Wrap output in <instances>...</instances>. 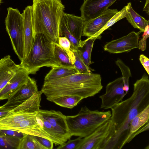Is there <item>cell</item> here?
I'll list each match as a JSON object with an SVG mask.
<instances>
[{
	"mask_svg": "<svg viewBox=\"0 0 149 149\" xmlns=\"http://www.w3.org/2000/svg\"><path fill=\"white\" fill-rule=\"evenodd\" d=\"M149 105V79L145 73L134 84L131 96L111 109L113 130L102 149H120L127 143L130 123L140 112Z\"/></svg>",
	"mask_w": 149,
	"mask_h": 149,
	"instance_id": "cell-1",
	"label": "cell"
},
{
	"mask_svg": "<svg viewBox=\"0 0 149 149\" xmlns=\"http://www.w3.org/2000/svg\"><path fill=\"white\" fill-rule=\"evenodd\" d=\"M101 75L97 73H77L63 78L44 80L41 90L48 100L64 96L83 99L94 96L103 88Z\"/></svg>",
	"mask_w": 149,
	"mask_h": 149,
	"instance_id": "cell-2",
	"label": "cell"
},
{
	"mask_svg": "<svg viewBox=\"0 0 149 149\" xmlns=\"http://www.w3.org/2000/svg\"><path fill=\"white\" fill-rule=\"evenodd\" d=\"M34 37L42 34L58 44L62 18L65 9L61 0H33Z\"/></svg>",
	"mask_w": 149,
	"mask_h": 149,
	"instance_id": "cell-3",
	"label": "cell"
},
{
	"mask_svg": "<svg viewBox=\"0 0 149 149\" xmlns=\"http://www.w3.org/2000/svg\"><path fill=\"white\" fill-rule=\"evenodd\" d=\"M34 41L27 56L21 61L20 66L26 69L30 74H35L41 68L61 66L56 57V43L42 34L34 36Z\"/></svg>",
	"mask_w": 149,
	"mask_h": 149,
	"instance_id": "cell-4",
	"label": "cell"
},
{
	"mask_svg": "<svg viewBox=\"0 0 149 149\" xmlns=\"http://www.w3.org/2000/svg\"><path fill=\"white\" fill-rule=\"evenodd\" d=\"M111 116V112L109 110L106 111L92 110L85 106L81 107L77 115L66 116V119L72 136L82 138L93 132L110 119Z\"/></svg>",
	"mask_w": 149,
	"mask_h": 149,
	"instance_id": "cell-5",
	"label": "cell"
},
{
	"mask_svg": "<svg viewBox=\"0 0 149 149\" xmlns=\"http://www.w3.org/2000/svg\"><path fill=\"white\" fill-rule=\"evenodd\" d=\"M36 118L38 124L54 139L56 144L63 145L72 137L66 116L61 111L39 109Z\"/></svg>",
	"mask_w": 149,
	"mask_h": 149,
	"instance_id": "cell-6",
	"label": "cell"
},
{
	"mask_svg": "<svg viewBox=\"0 0 149 149\" xmlns=\"http://www.w3.org/2000/svg\"><path fill=\"white\" fill-rule=\"evenodd\" d=\"M5 22L13 49L19 60L25 58L23 17L17 8L9 7Z\"/></svg>",
	"mask_w": 149,
	"mask_h": 149,
	"instance_id": "cell-7",
	"label": "cell"
},
{
	"mask_svg": "<svg viewBox=\"0 0 149 149\" xmlns=\"http://www.w3.org/2000/svg\"><path fill=\"white\" fill-rule=\"evenodd\" d=\"M41 90L38 91L21 104L10 110L4 116L0 118V130L17 124L36 116L40 109Z\"/></svg>",
	"mask_w": 149,
	"mask_h": 149,
	"instance_id": "cell-8",
	"label": "cell"
},
{
	"mask_svg": "<svg viewBox=\"0 0 149 149\" xmlns=\"http://www.w3.org/2000/svg\"><path fill=\"white\" fill-rule=\"evenodd\" d=\"M113 130L112 123L110 119L90 135L82 138L76 149H100Z\"/></svg>",
	"mask_w": 149,
	"mask_h": 149,
	"instance_id": "cell-9",
	"label": "cell"
},
{
	"mask_svg": "<svg viewBox=\"0 0 149 149\" xmlns=\"http://www.w3.org/2000/svg\"><path fill=\"white\" fill-rule=\"evenodd\" d=\"M123 86L122 77L118 78L107 84L106 87L105 93L99 96L101 100L100 108L104 109H111L122 101L126 95Z\"/></svg>",
	"mask_w": 149,
	"mask_h": 149,
	"instance_id": "cell-10",
	"label": "cell"
},
{
	"mask_svg": "<svg viewBox=\"0 0 149 149\" xmlns=\"http://www.w3.org/2000/svg\"><path fill=\"white\" fill-rule=\"evenodd\" d=\"M141 33L132 31L127 35L107 43L104 47L105 51L112 54L128 52L138 48L139 34Z\"/></svg>",
	"mask_w": 149,
	"mask_h": 149,
	"instance_id": "cell-11",
	"label": "cell"
},
{
	"mask_svg": "<svg viewBox=\"0 0 149 149\" xmlns=\"http://www.w3.org/2000/svg\"><path fill=\"white\" fill-rule=\"evenodd\" d=\"M38 91L36 81L29 77L27 83L13 94L3 106L10 111L24 102Z\"/></svg>",
	"mask_w": 149,
	"mask_h": 149,
	"instance_id": "cell-12",
	"label": "cell"
},
{
	"mask_svg": "<svg viewBox=\"0 0 149 149\" xmlns=\"http://www.w3.org/2000/svg\"><path fill=\"white\" fill-rule=\"evenodd\" d=\"M117 0H84L80 8L81 16L86 21L103 13Z\"/></svg>",
	"mask_w": 149,
	"mask_h": 149,
	"instance_id": "cell-13",
	"label": "cell"
},
{
	"mask_svg": "<svg viewBox=\"0 0 149 149\" xmlns=\"http://www.w3.org/2000/svg\"><path fill=\"white\" fill-rule=\"evenodd\" d=\"M30 73L21 66L0 92V100L8 99L28 81Z\"/></svg>",
	"mask_w": 149,
	"mask_h": 149,
	"instance_id": "cell-14",
	"label": "cell"
},
{
	"mask_svg": "<svg viewBox=\"0 0 149 149\" xmlns=\"http://www.w3.org/2000/svg\"><path fill=\"white\" fill-rule=\"evenodd\" d=\"M118 11L116 9L108 8L98 16L85 21L82 36L88 38L93 36L101 30Z\"/></svg>",
	"mask_w": 149,
	"mask_h": 149,
	"instance_id": "cell-15",
	"label": "cell"
},
{
	"mask_svg": "<svg viewBox=\"0 0 149 149\" xmlns=\"http://www.w3.org/2000/svg\"><path fill=\"white\" fill-rule=\"evenodd\" d=\"M149 129V105L139 113L132 120L127 143L139 134Z\"/></svg>",
	"mask_w": 149,
	"mask_h": 149,
	"instance_id": "cell-16",
	"label": "cell"
},
{
	"mask_svg": "<svg viewBox=\"0 0 149 149\" xmlns=\"http://www.w3.org/2000/svg\"><path fill=\"white\" fill-rule=\"evenodd\" d=\"M23 17L25 58L29 54L34 41L32 24V7L28 6L22 13Z\"/></svg>",
	"mask_w": 149,
	"mask_h": 149,
	"instance_id": "cell-17",
	"label": "cell"
},
{
	"mask_svg": "<svg viewBox=\"0 0 149 149\" xmlns=\"http://www.w3.org/2000/svg\"><path fill=\"white\" fill-rule=\"evenodd\" d=\"M7 55L0 60V92L15 74L20 67Z\"/></svg>",
	"mask_w": 149,
	"mask_h": 149,
	"instance_id": "cell-18",
	"label": "cell"
},
{
	"mask_svg": "<svg viewBox=\"0 0 149 149\" xmlns=\"http://www.w3.org/2000/svg\"><path fill=\"white\" fill-rule=\"evenodd\" d=\"M63 17L66 25L73 36L79 42L82 36L85 21L81 16L65 12Z\"/></svg>",
	"mask_w": 149,
	"mask_h": 149,
	"instance_id": "cell-19",
	"label": "cell"
},
{
	"mask_svg": "<svg viewBox=\"0 0 149 149\" xmlns=\"http://www.w3.org/2000/svg\"><path fill=\"white\" fill-rule=\"evenodd\" d=\"M126 6L125 17L127 21L134 28L139 29L141 32H143L146 26L149 25V20H147L135 11L131 2L128 3Z\"/></svg>",
	"mask_w": 149,
	"mask_h": 149,
	"instance_id": "cell-20",
	"label": "cell"
},
{
	"mask_svg": "<svg viewBox=\"0 0 149 149\" xmlns=\"http://www.w3.org/2000/svg\"><path fill=\"white\" fill-rule=\"evenodd\" d=\"M97 39L96 37H88L86 39L79 42L77 49L81 54L86 65L88 67L94 62L91 61V54L95 41Z\"/></svg>",
	"mask_w": 149,
	"mask_h": 149,
	"instance_id": "cell-21",
	"label": "cell"
},
{
	"mask_svg": "<svg viewBox=\"0 0 149 149\" xmlns=\"http://www.w3.org/2000/svg\"><path fill=\"white\" fill-rule=\"evenodd\" d=\"M79 73L74 67H67L62 66L52 68L46 75L44 80L63 78L73 74Z\"/></svg>",
	"mask_w": 149,
	"mask_h": 149,
	"instance_id": "cell-22",
	"label": "cell"
},
{
	"mask_svg": "<svg viewBox=\"0 0 149 149\" xmlns=\"http://www.w3.org/2000/svg\"><path fill=\"white\" fill-rule=\"evenodd\" d=\"M83 99L82 97L77 96L66 95L56 98L52 102L61 107L71 109Z\"/></svg>",
	"mask_w": 149,
	"mask_h": 149,
	"instance_id": "cell-23",
	"label": "cell"
},
{
	"mask_svg": "<svg viewBox=\"0 0 149 149\" xmlns=\"http://www.w3.org/2000/svg\"><path fill=\"white\" fill-rule=\"evenodd\" d=\"M18 149H46L36 139L34 135L26 134L21 139Z\"/></svg>",
	"mask_w": 149,
	"mask_h": 149,
	"instance_id": "cell-24",
	"label": "cell"
},
{
	"mask_svg": "<svg viewBox=\"0 0 149 149\" xmlns=\"http://www.w3.org/2000/svg\"><path fill=\"white\" fill-rule=\"evenodd\" d=\"M20 140L0 133V149H18Z\"/></svg>",
	"mask_w": 149,
	"mask_h": 149,
	"instance_id": "cell-25",
	"label": "cell"
},
{
	"mask_svg": "<svg viewBox=\"0 0 149 149\" xmlns=\"http://www.w3.org/2000/svg\"><path fill=\"white\" fill-rule=\"evenodd\" d=\"M116 63L121 72L123 82V89L126 95L129 90V81L130 77H132L131 72L129 67L121 59H118L116 61Z\"/></svg>",
	"mask_w": 149,
	"mask_h": 149,
	"instance_id": "cell-26",
	"label": "cell"
},
{
	"mask_svg": "<svg viewBox=\"0 0 149 149\" xmlns=\"http://www.w3.org/2000/svg\"><path fill=\"white\" fill-rule=\"evenodd\" d=\"M54 54L60 62L61 66L70 68L74 67L68 53L58 44H56Z\"/></svg>",
	"mask_w": 149,
	"mask_h": 149,
	"instance_id": "cell-27",
	"label": "cell"
},
{
	"mask_svg": "<svg viewBox=\"0 0 149 149\" xmlns=\"http://www.w3.org/2000/svg\"><path fill=\"white\" fill-rule=\"evenodd\" d=\"M127 8L126 6H125L121 10L117 12L107 22L104 27L93 36L97 39L100 38L101 35L103 32L109 28L116 22L125 17L126 14Z\"/></svg>",
	"mask_w": 149,
	"mask_h": 149,
	"instance_id": "cell-28",
	"label": "cell"
},
{
	"mask_svg": "<svg viewBox=\"0 0 149 149\" xmlns=\"http://www.w3.org/2000/svg\"><path fill=\"white\" fill-rule=\"evenodd\" d=\"M75 57V61L73 65L74 68L79 73H92L93 70L85 64L80 51L77 49L73 50Z\"/></svg>",
	"mask_w": 149,
	"mask_h": 149,
	"instance_id": "cell-29",
	"label": "cell"
},
{
	"mask_svg": "<svg viewBox=\"0 0 149 149\" xmlns=\"http://www.w3.org/2000/svg\"><path fill=\"white\" fill-rule=\"evenodd\" d=\"M60 37H66L70 41L71 44V48L72 51L77 49L79 42L73 36L68 29L63 15L62 18L60 29Z\"/></svg>",
	"mask_w": 149,
	"mask_h": 149,
	"instance_id": "cell-30",
	"label": "cell"
},
{
	"mask_svg": "<svg viewBox=\"0 0 149 149\" xmlns=\"http://www.w3.org/2000/svg\"><path fill=\"white\" fill-rule=\"evenodd\" d=\"M58 44L67 52L74 64L75 60V57L71 48V44L69 40L65 36L60 37Z\"/></svg>",
	"mask_w": 149,
	"mask_h": 149,
	"instance_id": "cell-31",
	"label": "cell"
},
{
	"mask_svg": "<svg viewBox=\"0 0 149 149\" xmlns=\"http://www.w3.org/2000/svg\"><path fill=\"white\" fill-rule=\"evenodd\" d=\"M82 138L78 137L76 139L68 140L63 145H59L57 149H76L80 142Z\"/></svg>",
	"mask_w": 149,
	"mask_h": 149,
	"instance_id": "cell-32",
	"label": "cell"
},
{
	"mask_svg": "<svg viewBox=\"0 0 149 149\" xmlns=\"http://www.w3.org/2000/svg\"><path fill=\"white\" fill-rule=\"evenodd\" d=\"M141 38L138 41V48L142 51L146 50V48L147 40L149 37V25H148L145 28Z\"/></svg>",
	"mask_w": 149,
	"mask_h": 149,
	"instance_id": "cell-33",
	"label": "cell"
},
{
	"mask_svg": "<svg viewBox=\"0 0 149 149\" xmlns=\"http://www.w3.org/2000/svg\"><path fill=\"white\" fill-rule=\"evenodd\" d=\"M0 133L6 135L15 137L21 139L26 134L11 130H1Z\"/></svg>",
	"mask_w": 149,
	"mask_h": 149,
	"instance_id": "cell-34",
	"label": "cell"
},
{
	"mask_svg": "<svg viewBox=\"0 0 149 149\" xmlns=\"http://www.w3.org/2000/svg\"><path fill=\"white\" fill-rule=\"evenodd\" d=\"M36 139L46 149H52L53 148L54 143L51 141L43 137L34 135Z\"/></svg>",
	"mask_w": 149,
	"mask_h": 149,
	"instance_id": "cell-35",
	"label": "cell"
},
{
	"mask_svg": "<svg viewBox=\"0 0 149 149\" xmlns=\"http://www.w3.org/2000/svg\"><path fill=\"white\" fill-rule=\"evenodd\" d=\"M140 62L146 70L147 73L149 75V59L143 54H141L139 58Z\"/></svg>",
	"mask_w": 149,
	"mask_h": 149,
	"instance_id": "cell-36",
	"label": "cell"
},
{
	"mask_svg": "<svg viewBox=\"0 0 149 149\" xmlns=\"http://www.w3.org/2000/svg\"><path fill=\"white\" fill-rule=\"evenodd\" d=\"M10 111L3 106H0V118L5 116Z\"/></svg>",
	"mask_w": 149,
	"mask_h": 149,
	"instance_id": "cell-37",
	"label": "cell"
},
{
	"mask_svg": "<svg viewBox=\"0 0 149 149\" xmlns=\"http://www.w3.org/2000/svg\"><path fill=\"white\" fill-rule=\"evenodd\" d=\"M143 11H145L149 15V0H146Z\"/></svg>",
	"mask_w": 149,
	"mask_h": 149,
	"instance_id": "cell-38",
	"label": "cell"
},
{
	"mask_svg": "<svg viewBox=\"0 0 149 149\" xmlns=\"http://www.w3.org/2000/svg\"><path fill=\"white\" fill-rule=\"evenodd\" d=\"M1 0H0V3L1 2Z\"/></svg>",
	"mask_w": 149,
	"mask_h": 149,
	"instance_id": "cell-39",
	"label": "cell"
}]
</instances>
